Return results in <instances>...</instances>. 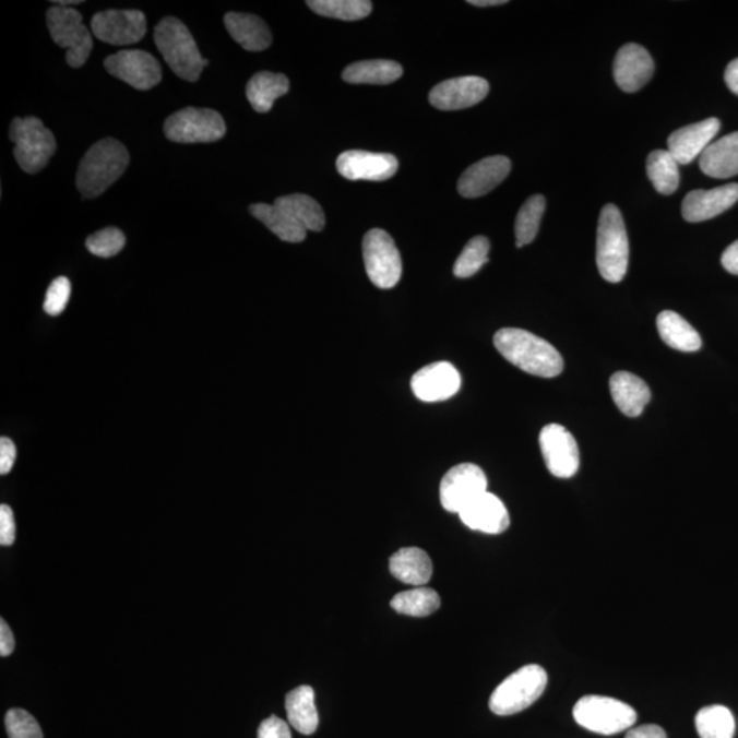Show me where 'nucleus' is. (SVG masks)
Returning <instances> with one entry per match:
<instances>
[{"mask_svg": "<svg viewBox=\"0 0 738 738\" xmlns=\"http://www.w3.org/2000/svg\"><path fill=\"white\" fill-rule=\"evenodd\" d=\"M497 350L513 366L531 376L556 378L563 369L560 352L529 331L502 329L493 336Z\"/></svg>", "mask_w": 738, "mask_h": 738, "instance_id": "1", "label": "nucleus"}, {"mask_svg": "<svg viewBox=\"0 0 738 738\" xmlns=\"http://www.w3.org/2000/svg\"><path fill=\"white\" fill-rule=\"evenodd\" d=\"M130 156L121 141L107 138L97 141L81 160L75 183L84 199H95L105 193L123 176Z\"/></svg>", "mask_w": 738, "mask_h": 738, "instance_id": "2", "label": "nucleus"}, {"mask_svg": "<svg viewBox=\"0 0 738 738\" xmlns=\"http://www.w3.org/2000/svg\"><path fill=\"white\" fill-rule=\"evenodd\" d=\"M154 40L172 72L188 83H197L209 61L200 53L187 25L176 17H165L156 25Z\"/></svg>", "mask_w": 738, "mask_h": 738, "instance_id": "3", "label": "nucleus"}, {"mask_svg": "<svg viewBox=\"0 0 738 738\" xmlns=\"http://www.w3.org/2000/svg\"><path fill=\"white\" fill-rule=\"evenodd\" d=\"M596 264L599 274L611 284L626 278L629 264L628 233L621 211L615 204H606L599 216Z\"/></svg>", "mask_w": 738, "mask_h": 738, "instance_id": "4", "label": "nucleus"}, {"mask_svg": "<svg viewBox=\"0 0 738 738\" xmlns=\"http://www.w3.org/2000/svg\"><path fill=\"white\" fill-rule=\"evenodd\" d=\"M547 672L539 665H526L499 683L490 698L493 714L508 716L531 707L546 691Z\"/></svg>", "mask_w": 738, "mask_h": 738, "instance_id": "5", "label": "nucleus"}, {"mask_svg": "<svg viewBox=\"0 0 738 738\" xmlns=\"http://www.w3.org/2000/svg\"><path fill=\"white\" fill-rule=\"evenodd\" d=\"M9 138L15 144V160L26 174L40 172L57 151L51 130L36 117L14 118Z\"/></svg>", "mask_w": 738, "mask_h": 738, "instance_id": "6", "label": "nucleus"}, {"mask_svg": "<svg viewBox=\"0 0 738 738\" xmlns=\"http://www.w3.org/2000/svg\"><path fill=\"white\" fill-rule=\"evenodd\" d=\"M573 716L584 729L605 736L632 729L638 719L636 711L631 705L599 694L580 699L574 704Z\"/></svg>", "mask_w": 738, "mask_h": 738, "instance_id": "7", "label": "nucleus"}, {"mask_svg": "<svg viewBox=\"0 0 738 738\" xmlns=\"http://www.w3.org/2000/svg\"><path fill=\"white\" fill-rule=\"evenodd\" d=\"M47 26L53 43L67 48L69 67H84L94 50V39L83 23V15L73 8L52 7L47 12Z\"/></svg>", "mask_w": 738, "mask_h": 738, "instance_id": "8", "label": "nucleus"}, {"mask_svg": "<svg viewBox=\"0 0 738 738\" xmlns=\"http://www.w3.org/2000/svg\"><path fill=\"white\" fill-rule=\"evenodd\" d=\"M226 130L224 117L211 108L187 107L165 122L166 138L178 144L215 143L225 138Z\"/></svg>", "mask_w": 738, "mask_h": 738, "instance_id": "9", "label": "nucleus"}, {"mask_svg": "<svg viewBox=\"0 0 738 738\" xmlns=\"http://www.w3.org/2000/svg\"><path fill=\"white\" fill-rule=\"evenodd\" d=\"M368 278L379 289H393L403 275V260L393 237L382 229L369 230L362 241Z\"/></svg>", "mask_w": 738, "mask_h": 738, "instance_id": "10", "label": "nucleus"}, {"mask_svg": "<svg viewBox=\"0 0 738 738\" xmlns=\"http://www.w3.org/2000/svg\"><path fill=\"white\" fill-rule=\"evenodd\" d=\"M487 476L475 464H460L443 476L439 497L444 510L450 513H460L481 493L487 492Z\"/></svg>", "mask_w": 738, "mask_h": 738, "instance_id": "11", "label": "nucleus"}, {"mask_svg": "<svg viewBox=\"0 0 738 738\" xmlns=\"http://www.w3.org/2000/svg\"><path fill=\"white\" fill-rule=\"evenodd\" d=\"M96 39L111 46L135 45L144 39L146 19L140 10H106L91 20Z\"/></svg>", "mask_w": 738, "mask_h": 738, "instance_id": "12", "label": "nucleus"}, {"mask_svg": "<svg viewBox=\"0 0 738 738\" xmlns=\"http://www.w3.org/2000/svg\"><path fill=\"white\" fill-rule=\"evenodd\" d=\"M105 68L114 78L138 91H150L162 81L159 61L143 50H123L105 59Z\"/></svg>", "mask_w": 738, "mask_h": 738, "instance_id": "13", "label": "nucleus"}, {"mask_svg": "<svg viewBox=\"0 0 738 738\" xmlns=\"http://www.w3.org/2000/svg\"><path fill=\"white\" fill-rule=\"evenodd\" d=\"M540 450L550 474L569 479L580 468V452L576 439L566 427L548 425L540 431Z\"/></svg>", "mask_w": 738, "mask_h": 738, "instance_id": "14", "label": "nucleus"}, {"mask_svg": "<svg viewBox=\"0 0 738 738\" xmlns=\"http://www.w3.org/2000/svg\"><path fill=\"white\" fill-rule=\"evenodd\" d=\"M336 168L349 181H386L398 170L397 157L367 151H346L336 159Z\"/></svg>", "mask_w": 738, "mask_h": 738, "instance_id": "15", "label": "nucleus"}, {"mask_svg": "<svg viewBox=\"0 0 738 738\" xmlns=\"http://www.w3.org/2000/svg\"><path fill=\"white\" fill-rule=\"evenodd\" d=\"M490 92L487 80L466 75L443 81L431 91L430 103L438 110L454 111L464 110L486 99Z\"/></svg>", "mask_w": 738, "mask_h": 738, "instance_id": "16", "label": "nucleus"}, {"mask_svg": "<svg viewBox=\"0 0 738 738\" xmlns=\"http://www.w3.org/2000/svg\"><path fill=\"white\" fill-rule=\"evenodd\" d=\"M410 386L420 401L438 403L459 393L461 377L453 364L439 361L417 371L412 378Z\"/></svg>", "mask_w": 738, "mask_h": 738, "instance_id": "17", "label": "nucleus"}, {"mask_svg": "<svg viewBox=\"0 0 738 738\" xmlns=\"http://www.w3.org/2000/svg\"><path fill=\"white\" fill-rule=\"evenodd\" d=\"M721 129L718 118L704 119L702 122L688 124L676 130L667 140V151L677 160L678 165H688L703 154L713 143Z\"/></svg>", "mask_w": 738, "mask_h": 738, "instance_id": "18", "label": "nucleus"}, {"mask_svg": "<svg viewBox=\"0 0 738 738\" xmlns=\"http://www.w3.org/2000/svg\"><path fill=\"white\" fill-rule=\"evenodd\" d=\"M512 163L507 156L485 157L466 168L459 181V192L466 199L485 197L509 176Z\"/></svg>", "mask_w": 738, "mask_h": 738, "instance_id": "19", "label": "nucleus"}, {"mask_svg": "<svg viewBox=\"0 0 738 738\" xmlns=\"http://www.w3.org/2000/svg\"><path fill=\"white\" fill-rule=\"evenodd\" d=\"M655 64L644 47L627 45L620 48L615 61V79L618 86L628 94L643 88L653 79Z\"/></svg>", "mask_w": 738, "mask_h": 738, "instance_id": "20", "label": "nucleus"}, {"mask_svg": "<svg viewBox=\"0 0 738 738\" xmlns=\"http://www.w3.org/2000/svg\"><path fill=\"white\" fill-rule=\"evenodd\" d=\"M738 202V183H727L711 191H692L682 202V216L689 224H699L725 213Z\"/></svg>", "mask_w": 738, "mask_h": 738, "instance_id": "21", "label": "nucleus"}, {"mask_svg": "<svg viewBox=\"0 0 738 738\" xmlns=\"http://www.w3.org/2000/svg\"><path fill=\"white\" fill-rule=\"evenodd\" d=\"M459 515L468 528L485 532L488 535L502 534L510 525L507 507L501 499L488 491L461 510Z\"/></svg>", "mask_w": 738, "mask_h": 738, "instance_id": "22", "label": "nucleus"}, {"mask_svg": "<svg viewBox=\"0 0 738 738\" xmlns=\"http://www.w3.org/2000/svg\"><path fill=\"white\" fill-rule=\"evenodd\" d=\"M224 21L227 32L243 50L264 51L273 43V35H271L267 24L258 15L227 13Z\"/></svg>", "mask_w": 738, "mask_h": 738, "instance_id": "23", "label": "nucleus"}, {"mask_svg": "<svg viewBox=\"0 0 738 738\" xmlns=\"http://www.w3.org/2000/svg\"><path fill=\"white\" fill-rule=\"evenodd\" d=\"M610 393L617 408L623 415L638 417L650 403L651 392L647 383L631 372H616L610 379Z\"/></svg>", "mask_w": 738, "mask_h": 738, "instance_id": "24", "label": "nucleus"}, {"mask_svg": "<svg viewBox=\"0 0 738 738\" xmlns=\"http://www.w3.org/2000/svg\"><path fill=\"white\" fill-rule=\"evenodd\" d=\"M700 168L705 176L726 179L738 174V132L714 141L700 155Z\"/></svg>", "mask_w": 738, "mask_h": 738, "instance_id": "25", "label": "nucleus"}, {"mask_svg": "<svg viewBox=\"0 0 738 738\" xmlns=\"http://www.w3.org/2000/svg\"><path fill=\"white\" fill-rule=\"evenodd\" d=\"M390 572L400 582L425 587L430 582L433 567L431 558L421 548L405 547L390 558Z\"/></svg>", "mask_w": 738, "mask_h": 738, "instance_id": "26", "label": "nucleus"}, {"mask_svg": "<svg viewBox=\"0 0 738 738\" xmlns=\"http://www.w3.org/2000/svg\"><path fill=\"white\" fill-rule=\"evenodd\" d=\"M290 90V81L285 74L260 72L254 74L247 85V97L254 111H271L274 102Z\"/></svg>", "mask_w": 738, "mask_h": 738, "instance_id": "27", "label": "nucleus"}, {"mask_svg": "<svg viewBox=\"0 0 738 738\" xmlns=\"http://www.w3.org/2000/svg\"><path fill=\"white\" fill-rule=\"evenodd\" d=\"M404 70L400 63L388 59H373L352 63L342 73V79L349 84L388 85L403 78Z\"/></svg>", "mask_w": 738, "mask_h": 738, "instance_id": "28", "label": "nucleus"}, {"mask_svg": "<svg viewBox=\"0 0 738 738\" xmlns=\"http://www.w3.org/2000/svg\"><path fill=\"white\" fill-rule=\"evenodd\" d=\"M287 719L302 735H313L319 726V714L314 704L313 688L301 686L286 694Z\"/></svg>", "mask_w": 738, "mask_h": 738, "instance_id": "29", "label": "nucleus"}, {"mask_svg": "<svg viewBox=\"0 0 738 738\" xmlns=\"http://www.w3.org/2000/svg\"><path fill=\"white\" fill-rule=\"evenodd\" d=\"M660 338L672 349L680 352H698L702 347V338L697 330L677 312L664 311L656 319Z\"/></svg>", "mask_w": 738, "mask_h": 738, "instance_id": "30", "label": "nucleus"}, {"mask_svg": "<svg viewBox=\"0 0 738 738\" xmlns=\"http://www.w3.org/2000/svg\"><path fill=\"white\" fill-rule=\"evenodd\" d=\"M254 218L263 222L265 227L276 237L286 242H302L307 238V230L275 204L257 203L249 207Z\"/></svg>", "mask_w": 738, "mask_h": 738, "instance_id": "31", "label": "nucleus"}, {"mask_svg": "<svg viewBox=\"0 0 738 738\" xmlns=\"http://www.w3.org/2000/svg\"><path fill=\"white\" fill-rule=\"evenodd\" d=\"M274 204L289 214L307 231H322L324 229V211L311 197L301 193L289 194V197L276 199Z\"/></svg>", "mask_w": 738, "mask_h": 738, "instance_id": "32", "label": "nucleus"}, {"mask_svg": "<svg viewBox=\"0 0 738 738\" xmlns=\"http://www.w3.org/2000/svg\"><path fill=\"white\" fill-rule=\"evenodd\" d=\"M647 176L656 192L666 197L675 193L680 184L678 163L667 150L651 152L647 157Z\"/></svg>", "mask_w": 738, "mask_h": 738, "instance_id": "33", "label": "nucleus"}, {"mask_svg": "<svg viewBox=\"0 0 738 738\" xmlns=\"http://www.w3.org/2000/svg\"><path fill=\"white\" fill-rule=\"evenodd\" d=\"M694 725L700 738H733L736 731V721L731 711L725 705H709L699 711Z\"/></svg>", "mask_w": 738, "mask_h": 738, "instance_id": "34", "label": "nucleus"}, {"mask_svg": "<svg viewBox=\"0 0 738 738\" xmlns=\"http://www.w3.org/2000/svg\"><path fill=\"white\" fill-rule=\"evenodd\" d=\"M390 605L400 615L427 617L441 607V598L432 588L416 587L395 595Z\"/></svg>", "mask_w": 738, "mask_h": 738, "instance_id": "35", "label": "nucleus"}, {"mask_svg": "<svg viewBox=\"0 0 738 738\" xmlns=\"http://www.w3.org/2000/svg\"><path fill=\"white\" fill-rule=\"evenodd\" d=\"M545 210L546 199L541 194L531 197L520 209L514 226L515 243L519 248L528 246L535 240Z\"/></svg>", "mask_w": 738, "mask_h": 738, "instance_id": "36", "label": "nucleus"}, {"mask_svg": "<svg viewBox=\"0 0 738 738\" xmlns=\"http://www.w3.org/2000/svg\"><path fill=\"white\" fill-rule=\"evenodd\" d=\"M307 7L322 17L342 21L362 20L372 12L368 0H308Z\"/></svg>", "mask_w": 738, "mask_h": 738, "instance_id": "37", "label": "nucleus"}, {"mask_svg": "<svg viewBox=\"0 0 738 738\" xmlns=\"http://www.w3.org/2000/svg\"><path fill=\"white\" fill-rule=\"evenodd\" d=\"M488 253H490V241L486 237L472 238L454 264V275L457 278L465 279L479 273L483 265L488 262Z\"/></svg>", "mask_w": 738, "mask_h": 738, "instance_id": "38", "label": "nucleus"}, {"mask_svg": "<svg viewBox=\"0 0 738 738\" xmlns=\"http://www.w3.org/2000/svg\"><path fill=\"white\" fill-rule=\"evenodd\" d=\"M127 237L117 227H106L86 238V249L97 258L108 259L122 251Z\"/></svg>", "mask_w": 738, "mask_h": 738, "instance_id": "39", "label": "nucleus"}, {"mask_svg": "<svg viewBox=\"0 0 738 738\" xmlns=\"http://www.w3.org/2000/svg\"><path fill=\"white\" fill-rule=\"evenodd\" d=\"M9 738H43L39 722L28 711L12 709L4 718Z\"/></svg>", "mask_w": 738, "mask_h": 738, "instance_id": "40", "label": "nucleus"}, {"mask_svg": "<svg viewBox=\"0 0 738 738\" xmlns=\"http://www.w3.org/2000/svg\"><path fill=\"white\" fill-rule=\"evenodd\" d=\"M70 296H72V284L67 278V276H59V278L53 279L50 287H48L45 308L46 313L51 314V317H58L64 311V308L68 307Z\"/></svg>", "mask_w": 738, "mask_h": 738, "instance_id": "41", "label": "nucleus"}, {"mask_svg": "<svg viewBox=\"0 0 738 738\" xmlns=\"http://www.w3.org/2000/svg\"><path fill=\"white\" fill-rule=\"evenodd\" d=\"M258 738H291L289 725L278 716L264 719L258 730Z\"/></svg>", "mask_w": 738, "mask_h": 738, "instance_id": "42", "label": "nucleus"}, {"mask_svg": "<svg viewBox=\"0 0 738 738\" xmlns=\"http://www.w3.org/2000/svg\"><path fill=\"white\" fill-rule=\"evenodd\" d=\"M15 540V520L12 508L0 507V545L12 546Z\"/></svg>", "mask_w": 738, "mask_h": 738, "instance_id": "43", "label": "nucleus"}, {"mask_svg": "<svg viewBox=\"0 0 738 738\" xmlns=\"http://www.w3.org/2000/svg\"><path fill=\"white\" fill-rule=\"evenodd\" d=\"M17 459V448L12 439L3 437L0 439V474L7 475L12 471Z\"/></svg>", "mask_w": 738, "mask_h": 738, "instance_id": "44", "label": "nucleus"}, {"mask_svg": "<svg viewBox=\"0 0 738 738\" xmlns=\"http://www.w3.org/2000/svg\"><path fill=\"white\" fill-rule=\"evenodd\" d=\"M626 738H667V736L660 726L648 724L629 729Z\"/></svg>", "mask_w": 738, "mask_h": 738, "instance_id": "45", "label": "nucleus"}, {"mask_svg": "<svg viewBox=\"0 0 738 738\" xmlns=\"http://www.w3.org/2000/svg\"><path fill=\"white\" fill-rule=\"evenodd\" d=\"M15 648V640L13 636L12 629L8 626V622L0 620V655L9 656L12 655Z\"/></svg>", "mask_w": 738, "mask_h": 738, "instance_id": "46", "label": "nucleus"}, {"mask_svg": "<svg viewBox=\"0 0 738 738\" xmlns=\"http://www.w3.org/2000/svg\"><path fill=\"white\" fill-rule=\"evenodd\" d=\"M721 262L727 273L738 275V240L726 248Z\"/></svg>", "mask_w": 738, "mask_h": 738, "instance_id": "47", "label": "nucleus"}, {"mask_svg": "<svg viewBox=\"0 0 738 738\" xmlns=\"http://www.w3.org/2000/svg\"><path fill=\"white\" fill-rule=\"evenodd\" d=\"M725 81L733 94L738 96V58L727 64Z\"/></svg>", "mask_w": 738, "mask_h": 738, "instance_id": "48", "label": "nucleus"}, {"mask_svg": "<svg viewBox=\"0 0 738 738\" xmlns=\"http://www.w3.org/2000/svg\"><path fill=\"white\" fill-rule=\"evenodd\" d=\"M469 4H474L477 8H488V7H501V4H507V0H469Z\"/></svg>", "mask_w": 738, "mask_h": 738, "instance_id": "49", "label": "nucleus"}, {"mask_svg": "<svg viewBox=\"0 0 738 738\" xmlns=\"http://www.w3.org/2000/svg\"><path fill=\"white\" fill-rule=\"evenodd\" d=\"M52 4H56V7H61V8H69V7H75V4H81V0H52Z\"/></svg>", "mask_w": 738, "mask_h": 738, "instance_id": "50", "label": "nucleus"}]
</instances>
